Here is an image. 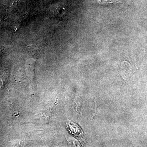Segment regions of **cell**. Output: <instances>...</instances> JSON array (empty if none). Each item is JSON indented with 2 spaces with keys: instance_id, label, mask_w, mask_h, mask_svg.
I'll return each mask as SVG.
<instances>
[{
  "instance_id": "6da1fadb",
  "label": "cell",
  "mask_w": 147,
  "mask_h": 147,
  "mask_svg": "<svg viewBox=\"0 0 147 147\" xmlns=\"http://www.w3.org/2000/svg\"><path fill=\"white\" fill-rule=\"evenodd\" d=\"M97 2L99 4L103 5H115L121 3L120 0H97Z\"/></svg>"
}]
</instances>
